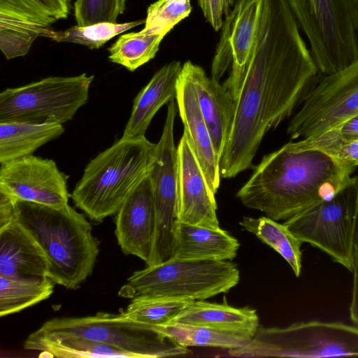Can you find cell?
I'll list each match as a JSON object with an SVG mask.
<instances>
[{"label":"cell","instance_id":"cell-1","mask_svg":"<svg viewBox=\"0 0 358 358\" xmlns=\"http://www.w3.org/2000/svg\"><path fill=\"white\" fill-rule=\"evenodd\" d=\"M286 0H263L256 42L241 78L235 115L220 160L222 178L252 166L266 134L302 102L318 70Z\"/></svg>","mask_w":358,"mask_h":358},{"label":"cell","instance_id":"cell-2","mask_svg":"<svg viewBox=\"0 0 358 358\" xmlns=\"http://www.w3.org/2000/svg\"><path fill=\"white\" fill-rule=\"evenodd\" d=\"M355 166L316 149L291 143L264 155L236 196L274 220H287L333 197L351 180Z\"/></svg>","mask_w":358,"mask_h":358},{"label":"cell","instance_id":"cell-3","mask_svg":"<svg viewBox=\"0 0 358 358\" xmlns=\"http://www.w3.org/2000/svg\"><path fill=\"white\" fill-rule=\"evenodd\" d=\"M15 220L43 251L48 277L75 289L92 273L99 242L90 222L69 204L48 206L15 199Z\"/></svg>","mask_w":358,"mask_h":358},{"label":"cell","instance_id":"cell-4","mask_svg":"<svg viewBox=\"0 0 358 358\" xmlns=\"http://www.w3.org/2000/svg\"><path fill=\"white\" fill-rule=\"evenodd\" d=\"M157 143L145 136L123 138L85 166L71 197L92 220L116 214L151 169Z\"/></svg>","mask_w":358,"mask_h":358},{"label":"cell","instance_id":"cell-5","mask_svg":"<svg viewBox=\"0 0 358 358\" xmlns=\"http://www.w3.org/2000/svg\"><path fill=\"white\" fill-rule=\"evenodd\" d=\"M240 272L231 260L194 261L170 259L136 271L118 295L205 300L228 292L239 282Z\"/></svg>","mask_w":358,"mask_h":358},{"label":"cell","instance_id":"cell-6","mask_svg":"<svg viewBox=\"0 0 358 358\" xmlns=\"http://www.w3.org/2000/svg\"><path fill=\"white\" fill-rule=\"evenodd\" d=\"M308 38L319 73L341 71L358 57V0H286Z\"/></svg>","mask_w":358,"mask_h":358},{"label":"cell","instance_id":"cell-7","mask_svg":"<svg viewBox=\"0 0 358 358\" xmlns=\"http://www.w3.org/2000/svg\"><path fill=\"white\" fill-rule=\"evenodd\" d=\"M76 337L116 346L134 358L188 355L190 350L162 337L152 325L130 319L122 313H98L81 317H57L45 322L26 340Z\"/></svg>","mask_w":358,"mask_h":358},{"label":"cell","instance_id":"cell-8","mask_svg":"<svg viewBox=\"0 0 358 358\" xmlns=\"http://www.w3.org/2000/svg\"><path fill=\"white\" fill-rule=\"evenodd\" d=\"M233 357H358V327L309 321L285 327H259L244 347L229 350Z\"/></svg>","mask_w":358,"mask_h":358},{"label":"cell","instance_id":"cell-9","mask_svg":"<svg viewBox=\"0 0 358 358\" xmlns=\"http://www.w3.org/2000/svg\"><path fill=\"white\" fill-rule=\"evenodd\" d=\"M94 76H50L0 93V122L63 124L88 101Z\"/></svg>","mask_w":358,"mask_h":358},{"label":"cell","instance_id":"cell-10","mask_svg":"<svg viewBox=\"0 0 358 358\" xmlns=\"http://www.w3.org/2000/svg\"><path fill=\"white\" fill-rule=\"evenodd\" d=\"M358 221V177L333 197L287 220L284 223L302 243H308L352 271Z\"/></svg>","mask_w":358,"mask_h":358},{"label":"cell","instance_id":"cell-11","mask_svg":"<svg viewBox=\"0 0 358 358\" xmlns=\"http://www.w3.org/2000/svg\"><path fill=\"white\" fill-rule=\"evenodd\" d=\"M287 133L312 138L358 115V57L336 73L322 76L306 92Z\"/></svg>","mask_w":358,"mask_h":358},{"label":"cell","instance_id":"cell-12","mask_svg":"<svg viewBox=\"0 0 358 358\" xmlns=\"http://www.w3.org/2000/svg\"><path fill=\"white\" fill-rule=\"evenodd\" d=\"M176 113V103L173 100L167 103L162 134L157 143L149 173L155 207V231L147 266L164 262L173 255L174 231L178 222V147L173 136Z\"/></svg>","mask_w":358,"mask_h":358},{"label":"cell","instance_id":"cell-13","mask_svg":"<svg viewBox=\"0 0 358 358\" xmlns=\"http://www.w3.org/2000/svg\"><path fill=\"white\" fill-rule=\"evenodd\" d=\"M263 0H236L225 17L212 61L211 77L222 83L236 99L241 78L257 40Z\"/></svg>","mask_w":358,"mask_h":358},{"label":"cell","instance_id":"cell-14","mask_svg":"<svg viewBox=\"0 0 358 358\" xmlns=\"http://www.w3.org/2000/svg\"><path fill=\"white\" fill-rule=\"evenodd\" d=\"M68 178L54 160L33 155L0 166V188L17 199L55 208L69 204Z\"/></svg>","mask_w":358,"mask_h":358},{"label":"cell","instance_id":"cell-15","mask_svg":"<svg viewBox=\"0 0 358 358\" xmlns=\"http://www.w3.org/2000/svg\"><path fill=\"white\" fill-rule=\"evenodd\" d=\"M215 195L184 131L178 145V221L219 228Z\"/></svg>","mask_w":358,"mask_h":358},{"label":"cell","instance_id":"cell-16","mask_svg":"<svg viewBox=\"0 0 358 358\" xmlns=\"http://www.w3.org/2000/svg\"><path fill=\"white\" fill-rule=\"evenodd\" d=\"M115 225V236L122 252L141 258L147 265L155 231V207L149 174L134 189L117 213Z\"/></svg>","mask_w":358,"mask_h":358},{"label":"cell","instance_id":"cell-17","mask_svg":"<svg viewBox=\"0 0 358 358\" xmlns=\"http://www.w3.org/2000/svg\"><path fill=\"white\" fill-rule=\"evenodd\" d=\"M182 70L194 85L203 117L220 161L233 124L235 100L223 84L208 77L200 66L187 61L182 64Z\"/></svg>","mask_w":358,"mask_h":358},{"label":"cell","instance_id":"cell-18","mask_svg":"<svg viewBox=\"0 0 358 358\" xmlns=\"http://www.w3.org/2000/svg\"><path fill=\"white\" fill-rule=\"evenodd\" d=\"M176 99L184 131L187 134L207 182L215 194L220 184V161L203 117L194 85L182 70L178 83Z\"/></svg>","mask_w":358,"mask_h":358},{"label":"cell","instance_id":"cell-19","mask_svg":"<svg viewBox=\"0 0 358 358\" xmlns=\"http://www.w3.org/2000/svg\"><path fill=\"white\" fill-rule=\"evenodd\" d=\"M182 65L172 61L159 69L134 100L123 138L144 136L156 113L176 99Z\"/></svg>","mask_w":358,"mask_h":358},{"label":"cell","instance_id":"cell-20","mask_svg":"<svg viewBox=\"0 0 358 358\" xmlns=\"http://www.w3.org/2000/svg\"><path fill=\"white\" fill-rule=\"evenodd\" d=\"M240 244L228 231L177 222L172 257L180 260H232Z\"/></svg>","mask_w":358,"mask_h":358},{"label":"cell","instance_id":"cell-21","mask_svg":"<svg viewBox=\"0 0 358 358\" xmlns=\"http://www.w3.org/2000/svg\"><path fill=\"white\" fill-rule=\"evenodd\" d=\"M48 273L45 255L15 220L0 229V275L44 277Z\"/></svg>","mask_w":358,"mask_h":358},{"label":"cell","instance_id":"cell-22","mask_svg":"<svg viewBox=\"0 0 358 358\" xmlns=\"http://www.w3.org/2000/svg\"><path fill=\"white\" fill-rule=\"evenodd\" d=\"M195 325L252 338L259 327L256 310L203 300L192 301L171 322Z\"/></svg>","mask_w":358,"mask_h":358},{"label":"cell","instance_id":"cell-23","mask_svg":"<svg viewBox=\"0 0 358 358\" xmlns=\"http://www.w3.org/2000/svg\"><path fill=\"white\" fill-rule=\"evenodd\" d=\"M64 132L57 123L0 122V164L31 155Z\"/></svg>","mask_w":358,"mask_h":358},{"label":"cell","instance_id":"cell-24","mask_svg":"<svg viewBox=\"0 0 358 358\" xmlns=\"http://www.w3.org/2000/svg\"><path fill=\"white\" fill-rule=\"evenodd\" d=\"M55 284L48 276L0 275V316L18 313L48 299Z\"/></svg>","mask_w":358,"mask_h":358},{"label":"cell","instance_id":"cell-25","mask_svg":"<svg viewBox=\"0 0 358 358\" xmlns=\"http://www.w3.org/2000/svg\"><path fill=\"white\" fill-rule=\"evenodd\" d=\"M245 230L255 234L262 242L279 253L291 266L294 275L299 277L302 267L301 244L283 224L268 217L254 218L244 217L239 222Z\"/></svg>","mask_w":358,"mask_h":358},{"label":"cell","instance_id":"cell-26","mask_svg":"<svg viewBox=\"0 0 358 358\" xmlns=\"http://www.w3.org/2000/svg\"><path fill=\"white\" fill-rule=\"evenodd\" d=\"M152 329L162 337L185 348L212 347L229 350L244 347L251 339L232 333L179 323L152 325Z\"/></svg>","mask_w":358,"mask_h":358},{"label":"cell","instance_id":"cell-27","mask_svg":"<svg viewBox=\"0 0 358 358\" xmlns=\"http://www.w3.org/2000/svg\"><path fill=\"white\" fill-rule=\"evenodd\" d=\"M24 348L41 352V355L56 357H127L134 356L116 346L76 337L37 341L26 340Z\"/></svg>","mask_w":358,"mask_h":358},{"label":"cell","instance_id":"cell-28","mask_svg":"<svg viewBox=\"0 0 358 358\" xmlns=\"http://www.w3.org/2000/svg\"><path fill=\"white\" fill-rule=\"evenodd\" d=\"M164 37L143 29L122 34L108 48V59L134 71L155 57Z\"/></svg>","mask_w":358,"mask_h":358},{"label":"cell","instance_id":"cell-29","mask_svg":"<svg viewBox=\"0 0 358 358\" xmlns=\"http://www.w3.org/2000/svg\"><path fill=\"white\" fill-rule=\"evenodd\" d=\"M50 27L0 13V48L7 59L27 55L38 36H50Z\"/></svg>","mask_w":358,"mask_h":358},{"label":"cell","instance_id":"cell-30","mask_svg":"<svg viewBox=\"0 0 358 358\" xmlns=\"http://www.w3.org/2000/svg\"><path fill=\"white\" fill-rule=\"evenodd\" d=\"M192 300L166 297L138 296L131 299L122 313L130 319L149 325L171 322Z\"/></svg>","mask_w":358,"mask_h":358},{"label":"cell","instance_id":"cell-31","mask_svg":"<svg viewBox=\"0 0 358 358\" xmlns=\"http://www.w3.org/2000/svg\"><path fill=\"white\" fill-rule=\"evenodd\" d=\"M70 10V0H0V13L46 27L67 18Z\"/></svg>","mask_w":358,"mask_h":358},{"label":"cell","instance_id":"cell-32","mask_svg":"<svg viewBox=\"0 0 358 358\" xmlns=\"http://www.w3.org/2000/svg\"><path fill=\"white\" fill-rule=\"evenodd\" d=\"M145 20L124 23L102 22L88 26L71 27L62 31H52L49 38L57 42L78 43L90 49H98L113 37L136 26Z\"/></svg>","mask_w":358,"mask_h":358},{"label":"cell","instance_id":"cell-33","mask_svg":"<svg viewBox=\"0 0 358 358\" xmlns=\"http://www.w3.org/2000/svg\"><path fill=\"white\" fill-rule=\"evenodd\" d=\"M192 8L189 0H158L148 8L143 29L165 36Z\"/></svg>","mask_w":358,"mask_h":358},{"label":"cell","instance_id":"cell-34","mask_svg":"<svg viewBox=\"0 0 358 358\" xmlns=\"http://www.w3.org/2000/svg\"><path fill=\"white\" fill-rule=\"evenodd\" d=\"M120 14H122L121 0H76L74 3V16L80 27L116 23Z\"/></svg>","mask_w":358,"mask_h":358},{"label":"cell","instance_id":"cell-35","mask_svg":"<svg viewBox=\"0 0 358 358\" xmlns=\"http://www.w3.org/2000/svg\"><path fill=\"white\" fill-rule=\"evenodd\" d=\"M356 139H358V115L318 136L290 143L297 149H316L326 152Z\"/></svg>","mask_w":358,"mask_h":358},{"label":"cell","instance_id":"cell-36","mask_svg":"<svg viewBox=\"0 0 358 358\" xmlns=\"http://www.w3.org/2000/svg\"><path fill=\"white\" fill-rule=\"evenodd\" d=\"M206 20L215 31L221 29L223 17L231 11L234 0H197Z\"/></svg>","mask_w":358,"mask_h":358},{"label":"cell","instance_id":"cell-37","mask_svg":"<svg viewBox=\"0 0 358 358\" xmlns=\"http://www.w3.org/2000/svg\"><path fill=\"white\" fill-rule=\"evenodd\" d=\"M351 271L353 273V285L350 317L352 322L358 327V221L354 239Z\"/></svg>","mask_w":358,"mask_h":358},{"label":"cell","instance_id":"cell-38","mask_svg":"<svg viewBox=\"0 0 358 358\" xmlns=\"http://www.w3.org/2000/svg\"><path fill=\"white\" fill-rule=\"evenodd\" d=\"M15 198L0 188V229L15 220Z\"/></svg>","mask_w":358,"mask_h":358},{"label":"cell","instance_id":"cell-39","mask_svg":"<svg viewBox=\"0 0 358 358\" xmlns=\"http://www.w3.org/2000/svg\"><path fill=\"white\" fill-rule=\"evenodd\" d=\"M324 152L352 165L353 162L358 159V139L334 148Z\"/></svg>","mask_w":358,"mask_h":358},{"label":"cell","instance_id":"cell-40","mask_svg":"<svg viewBox=\"0 0 358 358\" xmlns=\"http://www.w3.org/2000/svg\"><path fill=\"white\" fill-rule=\"evenodd\" d=\"M125 3H126V0H121V6H122V13H124V10H125Z\"/></svg>","mask_w":358,"mask_h":358},{"label":"cell","instance_id":"cell-41","mask_svg":"<svg viewBox=\"0 0 358 358\" xmlns=\"http://www.w3.org/2000/svg\"><path fill=\"white\" fill-rule=\"evenodd\" d=\"M352 165L355 167L358 166V159L353 162Z\"/></svg>","mask_w":358,"mask_h":358}]
</instances>
